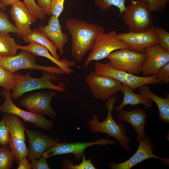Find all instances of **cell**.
<instances>
[{
    "mask_svg": "<svg viewBox=\"0 0 169 169\" xmlns=\"http://www.w3.org/2000/svg\"><path fill=\"white\" fill-rule=\"evenodd\" d=\"M65 27L71 38L72 55L78 62L92 49L98 36L105 31L104 27L100 25L73 18L66 20Z\"/></svg>",
    "mask_w": 169,
    "mask_h": 169,
    "instance_id": "cell-1",
    "label": "cell"
},
{
    "mask_svg": "<svg viewBox=\"0 0 169 169\" xmlns=\"http://www.w3.org/2000/svg\"><path fill=\"white\" fill-rule=\"evenodd\" d=\"M32 72L31 70L24 75L21 74L17 71L14 73L16 83L10 94L13 99H17L25 93L36 90L47 89L60 92L65 91V86L63 83L60 82L57 85L52 83L58 79L56 74L44 71L41 77L35 78L30 76Z\"/></svg>",
    "mask_w": 169,
    "mask_h": 169,
    "instance_id": "cell-2",
    "label": "cell"
},
{
    "mask_svg": "<svg viewBox=\"0 0 169 169\" xmlns=\"http://www.w3.org/2000/svg\"><path fill=\"white\" fill-rule=\"evenodd\" d=\"M117 101L116 95L114 94L105 103V105L107 110V116L102 121H99L97 115L92 116V118L89 120L90 131L105 133L113 137L119 142L125 150L128 151L131 140L125 135L126 129L123 124H117L112 115L114 105Z\"/></svg>",
    "mask_w": 169,
    "mask_h": 169,
    "instance_id": "cell-3",
    "label": "cell"
},
{
    "mask_svg": "<svg viewBox=\"0 0 169 169\" xmlns=\"http://www.w3.org/2000/svg\"><path fill=\"white\" fill-rule=\"evenodd\" d=\"M121 13L122 19L130 32L146 31L152 24V20L146 0L131 1Z\"/></svg>",
    "mask_w": 169,
    "mask_h": 169,
    "instance_id": "cell-4",
    "label": "cell"
},
{
    "mask_svg": "<svg viewBox=\"0 0 169 169\" xmlns=\"http://www.w3.org/2000/svg\"><path fill=\"white\" fill-rule=\"evenodd\" d=\"M93 72L96 75L107 76L117 80L122 84L129 86L133 91L144 85L159 84L162 82L157 79L155 75L138 76L116 69L111 66L109 62L103 63L96 61Z\"/></svg>",
    "mask_w": 169,
    "mask_h": 169,
    "instance_id": "cell-5",
    "label": "cell"
},
{
    "mask_svg": "<svg viewBox=\"0 0 169 169\" xmlns=\"http://www.w3.org/2000/svg\"><path fill=\"white\" fill-rule=\"evenodd\" d=\"M35 56L29 51L22 50L17 55L7 57L1 56L0 65L13 73L20 69H28L45 71L56 74L63 73L58 66H46L37 64Z\"/></svg>",
    "mask_w": 169,
    "mask_h": 169,
    "instance_id": "cell-6",
    "label": "cell"
},
{
    "mask_svg": "<svg viewBox=\"0 0 169 169\" xmlns=\"http://www.w3.org/2000/svg\"><path fill=\"white\" fill-rule=\"evenodd\" d=\"M106 58L113 68L134 75L141 72L145 56L144 53L123 49L113 51Z\"/></svg>",
    "mask_w": 169,
    "mask_h": 169,
    "instance_id": "cell-7",
    "label": "cell"
},
{
    "mask_svg": "<svg viewBox=\"0 0 169 169\" xmlns=\"http://www.w3.org/2000/svg\"><path fill=\"white\" fill-rule=\"evenodd\" d=\"M2 120L7 127L10 135V146L18 164L20 159L26 157L28 149L25 144V129L18 117L12 114L4 113Z\"/></svg>",
    "mask_w": 169,
    "mask_h": 169,
    "instance_id": "cell-8",
    "label": "cell"
},
{
    "mask_svg": "<svg viewBox=\"0 0 169 169\" xmlns=\"http://www.w3.org/2000/svg\"><path fill=\"white\" fill-rule=\"evenodd\" d=\"M123 49H130V46L119 39L115 31L103 33L97 38L91 51L88 56L83 67H87L92 61L106 58L113 51Z\"/></svg>",
    "mask_w": 169,
    "mask_h": 169,
    "instance_id": "cell-9",
    "label": "cell"
},
{
    "mask_svg": "<svg viewBox=\"0 0 169 169\" xmlns=\"http://www.w3.org/2000/svg\"><path fill=\"white\" fill-rule=\"evenodd\" d=\"M10 94V91L4 89L1 93V95L5 100L0 106V112L14 114L22 118L23 122H30L34 125V127L45 131L49 130L53 127V122L43 115L25 111L16 106L11 99Z\"/></svg>",
    "mask_w": 169,
    "mask_h": 169,
    "instance_id": "cell-10",
    "label": "cell"
},
{
    "mask_svg": "<svg viewBox=\"0 0 169 169\" xmlns=\"http://www.w3.org/2000/svg\"><path fill=\"white\" fill-rule=\"evenodd\" d=\"M57 94L54 91L38 92L25 95L20 101V105L28 111L35 114L47 115L53 119L57 115L52 108V98Z\"/></svg>",
    "mask_w": 169,
    "mask_h": 169,
    "instance_id": "cell-11",
    "label": "cell"
},
{
    "mask_svg": "<svg viewBox=\"0 0 169 169\" xmlns=\"http://www.w3.org/2000/svg\"><path fill=\"white\" fill-rule=\"evenodd\" d=\"M86 79L94 97L103 100H107L120 91L122 84L114 79L96 75L93 71L87 75Z\"/></svg>",
    "mask_w": 169,
    "mask_h": 169,
    "instance_id": "cell-12",
    "label": "cell"
},
{
    "mask_svg": "<svg viewBox=\"0 0 169 169\" xmlns=\"http://www.w3.org/2000/svg\"><path fill=\"white\" fill-rule=\"evenodd\" d=\"M115 144V141L105 139L86 142H58L47 150L43 153L42 157L47 159L56 155L71 153L74 155L76 159L78 160L84 155V150L89 146L95 145L105 146L108 144Z\"/></svg>",
    "mask_w": 169,
    "mask_h": 169,
    "instance_id": "cell-13",
    "label": "cell"
},
{
    "mask_svg": "<svg viewBox=\"0 0 169 169\" xmlns=\"http://www.w3.org/2000/svg\"><path fill=\"white\" fill-rule=\"evenodd\" d=\"M152 24L147 31L138 33L130 32L117 34V38L128 45L130 50L143 53L146 48L159 44V41Z\"/></svg>",
    "mask_w": 169,
    "mask_h": 169,
    "instance_id": "cell-14",
    "label": "cell"
},
{
    "mask_svg": "<svg viewBox=\"0 0 169 169\" xmlns=\"http://www.w3.org/2000/svg\"><path fill=\"white\" fill-rule=\"evenodd\" d=\"M28 142V159H38L42 157L43 153L48 149L59 142V139L51 136L40 131L26 128Z\"/></svg>",
    "mask_w": 169,
    "mask_h": 169,
    "instance_id": "cell-15",
    "label": "cell"
},
{
    "mask_svg": "<svg viewBox=\"0 0 169 169\" xmlns=\"http://www.w3.org/2000/svg\"><path fill=\"white\" fill-rule=\"evenodd\" d=\"M138 142V149L131 157L123 162L116 164L111 162L109 164V167L111 169H130L143 161L152 158L161 160L163 164L168 165V159L159 157L153 154L154 145L149 138L146 137Z\"/></svg>",
    "mask_w": 169,
    "mask_h": 169,
    "instance_id": "cell-16",
    "label": "cell"
},
{
    "mask_svg": "<svg viewBox=\"0 0 169 169\" xmlns=\"http://www.w3.org/2000/svg\"><path fill=\"white\" fill-rule=\"evenodd\" d=\"M144 62L141 72L146 76L156 75L159 70L169 63V51L159 44L145 49Z\"/></svg>",
    "mask_w": 169,
    "mask_h": 169,
    "instance_id": "cell-17",
    "label": "cell"
},
{
    "mask_svg": "<svg viewBox=\"0 0 169 169\" xmlns=\"http://www.w3.org/2000/svg\"><path fill=\"white\" fill-rule=\"evenodd\" d=\"M10 14L15 22L18 37L30 34V25L35 23L36 18L29 12L23 2L19 1L11 6Z\"/></svg>",
    "mask_w": 169,
    "mask_h": 169,
    "instance_id": "cell-18",
    "label": "cell"
},
{
    "mask_svg": "<svg viewBox=\"0 0 169 169\" xmlns=\"http://www.w3.org/2000/svg\"><path fill=\"white\" fill-rule=\"evenodd\" d=\"M118 111V119L129 123L133 127L136 133V139L138 142L146 137L144 127L147 115L143 109L136 108L126 111L121 109Z\"/></svg>",
    "mask_w": 169,
    "mask_h": 169,
    "instance_id": "cell-19",
    "label": "cell"
},
{
    "mask_svg": "<svg viewBox=\"0 0 169 169\" xmlns=\"http://www.w3.org/2000/svg\"><path fill=\"white\" fill-rule=\"evenodd\" d=\"M47 38L57 47L60 55L64 54V47L68 41V36L61 29L58 18L52 15L48 20V24L39 28Z\"/></svg>",
    "mask_w": 169,
    "mask_h": 169,
    "instance_id": "cell-20",
    "label": "cell"
},
{
    "mask_svg": "<svg viewBox=\"0 0 169 169\" xmlns=\"http://www.w3.org/2000/svg\"><path fill=\"white\" fill-rule=\"evenodd\" d=\"M18 48V49L29 51L35 56H40L48 59L59 67L63 73L69 74L74 72L70 68L75 65L74 61H69L64 59L58 60L49 53L46 48L38 43L31 42L27 46L19 45Z\"/></svg>",
    "mask_w": 169,
    "mask_h": 169,
    "instance_id": "cell-21",
    "label": "cell"
},
{
    "mask_svg": "<svg viewBox=\"0 0 169 169\" xmlns=\"http://www.w3.org/2000/svg\"><path fill=\"white\" fill-rule=\"evenodd\" d=\"M120 91L123 94V99L119 105L114 108L115 111H118L123 109L125 106L128 105L133 106L142 104L146 110L150 109L153 106V103L151 100L141 94L134 93L129 86L125 84H122Z\"/></svg>",
    "mask_w": 169,
    "mask_h": 169,
    "instance_id": "cell-22",
    "label": "cell"
},
{
    "mask_svg": "<svg viewBox=\"0 0 169 169\" xmlns=\"http://www.w3.org/2000/svg\"><path fill=\"white\" fill-rule=\"evenodd\" d=\"M140 94L150 99L155 102L158 108L159 116L163 122H169V96L166 98L160 97L153 93L147 85H145L139 87Z\"/></svg>",
    "mask_w": 169,
    "mask_h": 169,
    "instance_id": "cell-23",
    "label": "cell"
},
{
    "mask_svg": "<svg viewBox=\"0 0 169 169\" xmlns=\"http://www.w3.org/2000/svg\"><path fill=\"white\" fill-rule=\"evenodd\" d=\"M22 38L27 43L34 42L43 45L48 49L54 58L59 60H60L57 53L58 49L56 46L49 40L39 28L34 29L30 34L22 37Z\"/></svg>",
    "mask_w": 169,
    "mask_h": 169,
    "instance_id": "cell-24",
    "label": "cell"
},
{
    "mask_svg": "<svg viewBox=\"0 0 169 169\" xmlns=\"http://www.w3.org/2000/svg\"><path fill=\"white\" fill-rule=\"evenodd\" d=\"M19 44L9 33L0 31V56H11L16 55Z\"/></svg>",
    "mask_w": 169,
    "mask_h": 169,
    "instance_id": "cell-25",
    "label": "cell"
},
{
    "mask_svg": "<svg viewBox=\"0 0 169 169\" xmlns=\"http://www.w3.org/2000/svg\"><path fill=\"white\" fill-rule=\"evenodd\" d=\"M15 160V155L11 151L9 145L0 147V169L12 168Z\"/></svg>",
    "mask_w": 169,
    "mask_h": 169,
    "instance_id": "cell-26",
    "label": "cell"
},
{
    "mask_svg": "<svg viewBox=\"0 0 169 169\" xmlns=\"http://www.w3.org/2000/svg\"><path fill=\"white\" fill-rule=\"evenodd\" d=\"M16 83L14 73L4 69L0 65V86L7 91H10L14 89Z\"/></svg>",
    "mask_w": 169,
    "mask_h": 169,
    "instance_id": "cell-27",
    "label": "cell"
},
{
    "mask_svg": "<svg viewBox=\"0 0 169 169\" xmlns=\"http://www.w3.org/2000/svg\"><path fill=\"white\" fill-rule=\"evenodd\" d=\"M127 0H94L96 5L102 11H105L112 6L117 8L119 10V15L125 10V2ZM131 1L134 0H128Z\"/></svg>",
    "mask_w": 169,
    "mask_h": 169,
    "instance_id": "cell-28",
    "label": "cell"
},
{
    "mask_svg": "<svg viewBox=\"0 0 169 169\" xmlns=\"http://www.w3.org/2000/svg\"><path fill=\"white\" fill-rule=\"evenodd\" d=\"M81 162L77 165L73 164L72 161L68 158L64 159L62 161V167L65 169H96L91 161L90 159L86 160L85 156L83 155L81 157Z\"/></svg>",
    "mask_w": 169,
    "mask_h": 169,
    "instance_id": "cell-29",
    "label": "cell"
},
{
    "mask_svg": "<svg viewBox=\"0 0 169 169\" xmlns=\"http://www.w3.org/2000/svg\"><path fill=\"white\" fill-rule=\"evenodd\" d=\"M155 32L158 38L159 44L163 49L169 51V33L163 28L155 27Z\"/></svg>",
    "mask_w": 169,
    "mask_h": 169,
    "instance_id": "cell-30",
    "label": "cell"
},
{
    "mask_svg": "<svg viewBox=\"0 0 169 169\" xmlns=\"http://www.w3.org/2000/svg\"><path fill=\"white\" fill-rule=\"evenodd\" d=\"M0 31L17 33V30L15 26L10 23L8 15L0 10Z\"/></svg>",
    "mask_w": 169,
    "mask_h": 169,
    "instance_id": "cell-31",
    "label": "cell"
},
{
    "mask_svg": "<svg viewBox=\"0 0 169 169\" xmlns=\"http://www.w3.org/2000/svg\"><path fill=\"white\" fill-rule=\"evenodd\" d=\"M23 2L30 13L36 19H43L45 18V15L35 0H23Z\"/></svg>",
    "mask_w": 169,
    "mask_h": 169,
    "instance_id": "cell-32",
    "label": "cell"
},
{
    "mask_svg": "<svg viewBox=\"0 0 169 169\" xmlns=\"http://www.w3.org/2000/svg\"><path fill=\"white\" fill-rule=\"evenodd\" d=\"M150 12H157L164 10L169 0H146Z\"/></svg>",
    "mask_w": 169,
    "mask_h": 169,
    "instance_id": "cell-33",
    "label": "cell"
},
{
    "mask_svg": "<svg viewBox=\"0 0 169 169\" xmlns=\"http://www.w3.org/2000/svg\"><path fill=\"white\" fill-rule=\"evenodd\" d=\"M10 142L8 130L3 122L0 120V144L2 147L8 146Z\"/></svg>",
    "mask_w": 169,
    "mask_h": 169,
    "instance_id": "cell-34",
    "label": "cell"
},
{
    "mask_svg": "<svg viewBox=\"0 0 169 169\" xmlns=\"http://www.w3.org/2000/svg\"><path fill=\"white\" fill-rule=\"evenodd\" d=\"M64 0H52L50 7L52 15L59 18L63 10Z\"/></svg>",
    "mask_w": 169,
    "mask_h": 169,
    "instance_id": "cell-35",
    "label": "cell"
},
{
    "mask_svg": "<svg viewBox=\"0 0 169 169\" xmlns=\"http://www.w3.org/2000/svg\"><path fill=\"white\" fill-rule=\"evenodd\" d=\"M156 78L166 84L169 83V63L161 67L155 75Z\"/></svg>",
    "mask_w": 169,
    "mask_h": 169,
    "instance_id": "cell-36",
    "label": "cell"
},
{
    "mask_svg": "<svg viewBox=\"0 0 169 169\" xmlns=\"http://www.w3.org/2000/svg\"><path fill=\"white\" fill-rule=\"evenodd\" d=\"M31 165L33 169H49L50 166L46 161V159L42 157L38 160H31Z\"/></svg>",
    "mask_w": 169,
    "mask_h": 169,
    "instance_id": "cell-37",
    "label": "cell"
},
{
    "mask_svg": "<svg viewBox=\"0 0 169 169\" xmlns=\"http://www.w3.org/2000/svg\"><path fill=\"white\" fill-rule=\"evenodd\" d=\"M52 0H37V5L45 15H50V3Z\"/></svg>",
    "mask_w": 169,
    "mask_h": 169,
    "instance_id": "cell-38",
    "label": "cell"
},
{
    "mask_svg": "<svg viewBox=\"0 0 169 169\" xmlns=\"http://www.w3.org/2000/svg\"><path fill=\"white\" fill-rule=\"evenodd\" d=\"M18 166L17 169H31L32 168L31 163L29 162V160L26 157L21 158L18 163Z\"/></svg>",
    "mask_w": 169,
    "mask_h": 169,
    "instance_id": "cell-39",
    "label": "cell"
},
{
    "mask_svg": "<svg viewBox=\"0 0 169 169\" xmlns=\"http://www.w3.org/2000/svg\"><path fill=\"white\" fill-rule=\"evenodd\" d=\"M19 0H0L2 4L5 7L8 5L12 6Z\"/></svg>",
    "mask_w": 169,
    "mask_h": 169,
    "instance_id": "cell-40",
    "label": "cell"
},
{
    "mask_svg": "<svg viewBox=\"0 0 169 169\" xmlns=\"http://www.w3.org/2000/svg\"><path fill=\"white\" fill-rule=\"evenodd\" d=\"M0 8H1L4 11L5 10V8L4 7L1 3L0 2Z\"/></svg>",
    "mask_w": 169,
    "mask_h": 169,
    "instance_id": "cell-41",
    "label": "cell"
},
{
    "mask_svg": "<svg viewBox=\"0 0 169 169\" xmlns=\"http://www.w3.org/2000/svg\"><path fill=\"white\" fill-rule=\"evenodd\" d=\"M0 102H1V100H0Z\"/></svg>",
    "mask_w": 169,
    "mask_h": 169,
    "instance_id": "cell-42",
    "label": "cell"
},
{
    "mask_svg": "<svg viewBox=\"0 0 169 169\" xmlns=\"http://www.w3.org/2000/svg\"><path fill=\"white\" fill-rule=\"evenodd\" d=\"M1 57V56H0V57Z\"/></svg>",
    "mask_w": 169,
    "mask_h": 169,
    "instance_id": "cell-43",
    "label": "cell"
}]
</instances>
